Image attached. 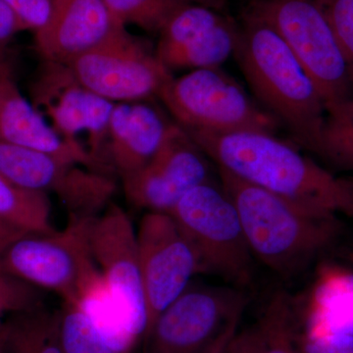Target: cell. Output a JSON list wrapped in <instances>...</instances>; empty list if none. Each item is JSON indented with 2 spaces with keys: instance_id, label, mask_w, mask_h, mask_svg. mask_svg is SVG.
Wrapping results in <instances>:
<instances>
[{
  "instance_id": "6da1fadb",
  "label": "cell",
  "mask_w": 353,
  "mask_h": 353,
  "mask_svg": "<svg viewBox=\"0 0 353 353\" xmlns=\"http://www.w3.org/2000/svg\"><path fill=\"white\" fill-rule=\"evenodd\" d=\"M185 132L220 169L245 182L303 208L353 218V178L332 173L275 134Z\"/></svg>"
},
{
  "instance_id": "7a4b0ae2",
  "label": "cell",
  "mask_w": 353,
  "mask_h": 353,
  "mask_svg": "<svg viewBox=\"0 0 353 353\" xmlns=\"http://www.w3.org/2000/svg\"><path fill=\"white\" fill-rule=\"evenodd\" d=\"M219 175L253 256L281 277L299 275L343 236L339 215L303 208L223 169Z\"/></svg>"
},
{
  "instance_id": "3957f363",
  "label": "cell",
  "mask_w": 353,
  "mask_h": 353,
  "mask_svg": "<svg viewBox=\"0 0 353 353\" xmlns=\"http://www.w3.org/2000/svg\"><path fill=\"white\" fill-rule=\"evenodd\" d=\"M234 55L261 108L287 128L297 145L317 157L326 127V103L278 32L248 14Z\"/></svg>"
},
{
  "instance_id": "277c9868",
  "label": "cell",
  "mask_w": 353,
  "mask_h": 353,
  "mask_svg": "<svg viewBox=\"0 0 353 353\" xmlns=\"http://www.w3.org/2000/svg\"><path fill=\"white\" fill-rule=\"evenodd\" d=\"M92 218L70 216L61 231L21 236L0 252L2 265L28 284L54 292L63 303H82L103 282L88 243Z\"/></svg>"
},
{
  "instance_id": "5b68a950",
  "label": "cell",
  "mask_w": 353,
  "mask_h": 353,
  "mask_svg": "<svg viewBox=\"0 0 353 353\" xmlns=\"http://www.w3.org/2000/svg\"><path fill=\"white\" fill-rule=\"evenodd\" d=\"M157 97L185 131L274 134L281 125L219 68L192 70L178 78L172 77Z\"/></svg>"
},
{
  "instance_id": "8992f818",
  "label": "cell",
  "mask_w": 353,
  "mask_h": 353,
  "mask_svg": "<svg viewBox=\"0 0 353 353\" xmlns=\"http://www.w3.org/2000/svg\"><path fill=\"white\" fill-rule=\"evenodd\" d=\"M168 214L194 246L203 273L216 274L240 289L252 283L253 255L238 211L222 187L210 181L201 183Z\"/></svg>"
},
{
  "instance_id": "52a82bcc",
  "label": "cell",
  "mask_w": 353,
  "mask_h": 353,
  "mask_svg": "<svg viewBox=\"0 0 353 353\" xmlns=\"http://www.w3.org/2000/svg\"><path fill=\"white\" fill-rule=\"evenodd\" d=\"M250 13L268 23L289 46L327 109L353 99L347 60L315 0H259Z\"/></svg>"
},
{
  "instance_id": "ba28073f",
  "label": "cell",
  "mask_w": 353,
  "mask_h": 353,
  "mask_svg": "<svg viewBox=\"0 0 353 353\" xmlns=\"http://www.w3.org/2000/svg\"><path fill=\"white\" fill-rule=\"evenodd\" d=\"M248 304L241 289L192 285L157 316L143 339L141 353H205Z\"/></svg>"
},
{
  "instance_id": "9c48e42d",
  "label": "cell",
  "mask_w": 353,
  "mask_h": 353,
  "mask_svg": "<svg viewBox=\"0 0 353 353\" xmlns=\"http://www.w3.org/2000/svg\"><path fill=\"white\" fill-rule=\"evenodd\" d=\"M66 65L81 85L113 103L158 95L173 77L150 44L121 25L99 46Z\"/></svg>"
},
{
  "instance_id": "30bf717a",
  "label": "cell",
  "mask_w": 353,
  "mask_h": 353,
  "mask_svg": "<svg viewBox=\"0 0 353 353\" xmlns=\"http://www.w3.org/2000/svg\"><path fill=\"white\" fill-rule=\"evenodd\" d=\"M32 105L60 138L112 171L108 160L109 123L116 103L77 81L66 64L43 61L32 85Z\"/></svg>"
},
{
  "instance_id": "8fae6325",
  "label": "cell",
  "mask_w": 353,
  "mask_h": 353,
  "mask_svg": "<svg viewBox=\"0 0 353 353\" xmlns=\"http://www.w3.org/2000/svg\"><path fill=\"white\" fill-rule=\"evenodd\" d=\"M88 243L95 263L125 328L139 343L148 327V312L137 229L126 211L110 204L90 219Z\"/></svg>"
},
{
  "instance_id": "7c38bea8",
  "label": "cell",
  "mask_w": 353,
  "mask_h": 353,
  "mask_svg": "<svg viewBox=\"0 0 353 353\" xmlns=\"http://www.w3.org/2000/svg\"><path fill=\"white\" fill-rule=\"evenodd\" d=\"M0 173L26 190L54 194L75 217L99 215L111 203L116 190L108 174L2 141Z\"/></svg>"
},
{
  "instance_id": "4fadbf2b",
  "label": "cell",
  "mask_w": 353,
  "mask_h": 353,
  "mask_svg": "<svg viewBox=\"0 0 353 353\" xmlns=\"http://www.w3.org/2000/svg\"><path fill=\"white\" fill-rule=\"evenodd\" d=\"M137 240L148 312L146 334L203 268L194 246L168 213L146 212L137 229Z\"/></svg>"
},
{
  "instance_id": "5bb4252c",
  "label": "cell",
  "mask_w": 353,
  "mask_h": 353,
  "mask_svg": "<svg viewBox=\"0 0 353 353\" xmlns=\"http://www.w3.org/2000/svg\"><path fill=\"white\" fill-rule=\"evenodd\" d=\"M208 158L183 128L172 124L154 157L123 176L125 196L146 212L169 213L187 192L209 181Z\"/></svg>"
},
{
  "instance_id": "9a60e30c",
  "label": "cell",
  "mask_w": 353,
  "mask_h": 353,
  "mask_svg": "<svg viewBox=\"0 0 353 353\" xmlns=\"http://www.w3.org/2000/svg\"><path fill=\"white\" fill-rule=\"evenodd\" d=\"M118 25L102 0H54L48 24L34 32V43L43 61L68 64Z\"/></svg>"
},
{
  "instance_id": "2e32d148",
  "label": "cell",
  "mask_w": 353,
  "mask_h": 353,
  "mask_svg": "<svg viewBox=\"0 0 353 353\" xmlns=\"http://www.w3.org/2000/svg\"><path fill=\"white\" fill-rule=\"evenodd\" d=\"M0 141L110 175V171L94 158L53 131L32 103L21 94L12 77L0 83Z\"/></svg>"
},
{
  "instance_id": "e0dca14e",
  "label": "cell",
  "mask_w": 353,
  "mask_h": 353,
  "mask_svg": "<svg viewBox=\"0 0 353 353\" xmlns=\"http://www.w3.org/2000/svg\"><path fill=\"white\" fill-rule=\"evenodd\" d=\"M171 125L145 102L116 103L109 123V166L121 178L143 168L161 148Z\"/></svg>"
},
{
  "instance_id": "ac0fdd59",
  "label": "cell",
  "mask_w": 353,
  "mask_h": 353,
  "mask_svg": "<svg viewBox=\"0 0 353 353\" xmlns=\"http://www.w3.org/2000/svg\"><path fill=\"white\" fill-rule=\"evenodd\" d=\"M353 334V272L334 266L321 269L308 303L305 334Z\"/></svg>"
},
{
  "instance_id": "d6986e66",
  "label": "cell",
  "mask_w": 353,
  "mask_h": 353,
  "mask_svg": "<svg viewBox=\"0 0 353 353\" xmlns=\"http://www.w3.org/2000/svg\"><path fill=\"white\" fill-rule=\"evenodd\" d=\"M58 313V334L63 353H132L106 333L80 304L63 303Z\"/></svg>"
},
{
  "instance_id": "ffe728a7",
  "label": "cell",
  "mask_w": 353,
  "mask_h": 353,
  "mask_svg": "<svg viewBox=\"0 0 353 353\" xmlns=\"http://www.w3.org/2000/svg\"><path fill=\"white\" fill-rule=\"evenodd\" d=\"M0 221L26 234H50L51 203L48 194L26 190L0 173Z\"/></svg>"
},
{
  "instance_id": "44dd1931",
  "label": "cell",
  "mask_w": 353,
  "mask_h": 353,
  "mask_svg": "<svg viewBox=\"0 0 353 353\" xmlns=\"http://www.w3.org/2000/svg\"><path fill=\"white\" fill-rule=\"evenodd\" d=\"M7 353H63L58 334V313L43 306L6 320Z\"/></svg>"
},
{
  "instance_id": "7402d4cb",
  "label": "cell",
  "mask_w": 353,
  "mask_h": 353,
  "mask_svg": "<svg viewBox=\"0 0 353 353\" xmlns=\"http://www.w3.org/2000/svg\"><path fill=\"white\" fill-rule=\"evenodd\" d=\"M223 19L216 10L208 7L197 4L181 6L159 32V41L155 50L157 57L164 65L176 53L208 34Z\"/></svg>"
},
{
  "instance_id": "603a6c76",
  "label": "cell",
  "mask_w": 353,
  "mask_h": 353,
  "mask_svg": "<svg viewBox=\"0 0 353 353\" xmlns=\"http://www.w3.org/2000/svg\"><path fill=\"white\" fill-rule=\"evenodd\" d=\"M239 30L225 19L199 41L176 53L165 62L169 71L173 69L219 68L234 54Z\"/></svg>"
},
{
  "instance_id": "cb8c5ba5",
  "label": "cell",
  "mask_w": 353,
  "mask_h": 353,
  "mask_svg": "<svg viewBox=\"0 0 353 353\" xmlns=\"http://www.w3.org/2000/svg\"><path fill=\"white\" fill-rule=\"evenodd\" d=\"M261 353H301L296 315L289 294L278 292L256 323Z\"/></svg>"
},
{
  "instance_id": "d4e9b609",
  "label": "cell",
  "mask_w": 353,
  "mask_h": 353,
  "mask_svg": "<svg viewBox=\"0 0 353 353\" xmlns=\"http://www.w3.org/2000/svg\"><path fill=\"white\" fill-rule=\"evenodd\" d=\"M318 157L353 171V99L327 109L326 127Z\"/></svg>"
},
{
  "instance_id": "484cf974",
  "label": "cell",
  "mask_w": 353,
  "mask_h": 353,
  "mask_svg": "<svg viewBox=\"0 0 353 353\" xmlns=\"http://www.w3.org/2000/svg\"><path fill=\"white\" fill-rule=\"evenodd\" d=\"M117 24L134 25L150 32H159L181 6L180 0H102Z\"/></svg>"
},
{
  "instance_id": "4316f807",
  "label": "cell",
  "mask_w": 353,
  "mask_h": 353,
  "mask_svg": "<svg viewBox=\"0 0 353 353\" xmlns=\"http://www.w3.org/2000/svg\"><path fill=\"white\" fill-rule=\"evenodd\" d=\"M41 306L43 304L38 288L12 275L0 260V324L6 315L18 314Z\"/></svg>"
},
{
  "instance_id": "83f0119b",
  "label": "cell",
  "mask_w": 353,
  "mask_h": 353,
  "mask_svg": "<svg viewBox=\"0 0 353 353\" xmlns=\"http://www.w3.org/2000/svg\"><path fill=\"white\" fill-rule=\"evenodd\" d=\"M326 16L343 57L353 87V0H315Z\"/></svg>"
},
{
  "instance_id": "f1b7e54d",
  "label": "cell",
  "mask_w": 353,
  "mask_h": 353,
  "mask_svg": "<svg viewBox=\"0 0 353 353\" xmlns=\"http://www.w3.org/2000/svg\"><path fill=\"white\" fill-rule=\"evenodd\" d=\"M24 23L28 31L39 32L48 24L54 0H4Z\"/></svg>"
},
{
  "instance_id": "f546056e",
  "label": "cell",
  "mask_w": 353,
  "mask_h": 353,
  "mask_svg": "<svg viewBox=\"0 0 353 353\" xmlns=\"http://www.w3.org/2000/svg\"><path fill=\"white\" fill-rule=\"evenodd\" d=\"M301 353H353V334L329 333L299 336Z\"/></svg>"
},
{
  "instance_id": "4dcf8cb0",
  "label": "cell",
  "mask_w": 353,
  "mask_h": 353,
  "mask_svg": "<svg viewBox=\"0 0 353 353\" xmlns=\"http://www.w3.org/2000/svg\"><path fill=\"white\" fill-rule=\"evenodd\" d=\"M28 31L24 23L4 0H0V50H3L16 34Z\"/></svg>"
},
{
  "instance_id": "1f68e13d",
  "label": "cell",
  "mask_w": 353,
  "mask_h": 353,
  "mask_svg": "<svg viewBox=\"0 0 353 353\" xmlns=\"http://www.w3.org/2000/svg\"><path fill=\"white\" fill-rule=\"evenodd\" d=\"M227 353H261V341L256 324L245 331L236 332L230 341Z\"/></svg>"
},
{
  "instance_id": "d6a6232c",
  "label": "cell",
  "mask_w": 353,
  "mask_h": 353,
  "mask_svg": "<svg viewBox=\"0 0 353 353\" xmlns=\"http://www.w3.org/2000/svg\"><path fill=\"white\" fill-rule=\"evenodd\" d=\"M25 234H28L16 229V228L9 226V225L0 221V252L4 250L9 243L17 240L21 236H25Z\"/></svg>"
},
{
  "instance_id": "836d02e7",
  "label": "cell",
  "mask_w": 353,
  "mask_h": 353,
  "mask_svg": "<svg viewBox=\"0 0 353 353\" xmlns=\"http://www.w3.org/2000/svg\"><path fill=\"white\" fill-rule=\"evenodd\" d=\"M239 324H240V323H236L233 326L230 327V328L220 336L219 340L216 341L214 345L209 348L205 353H227L230 341L233 339L234 334L238 332Z\"/></svg>"
},
{
  "instance_id": "e575fe53",
  "label": "cell",
  "mask_w": 353,
  "mask_h": 353,
  "mask_svg": "<svg viewBox=\"0 0 353 353\" xmlns=\"http://www.w3.org/2000/svg\"><path fill=\"white\" fill-rule=\"evenodd\" d=\"M180 1L185 4H197V6H205L213 9V10H217L224 6L226 0H180Z\"/></svg>"
},
{
  "instance_id": "d590c367",
  "label": "cell",
  "mask_w": 353,
  "mask_h": 353,
  "mask_svg": "<svg viewBox=\"0 0 353 353\" xmlns=\"http://www.w3.org/2000/svg\"><path fill=\"white\" fill-rule=\"evenodd\" d=\"M0 353H7L6 321H4L0 324Z\"/></svg>"
},
{
  "instance_id": "8d00e7d4",
  "label": "cell",
  "mask_w": 353,
  "mask_h": 353,
  "mask_svg": "<svg viewBox=\"0 0 353 353\" xmlns=\"http://www.w3.org/2000/svg\"><path fill=\"white\" fill-rule=\"evenodd\" d=\"M2 51L3 50H0V83L12 77L10 74V70H9L8 66H7L6 61L3 60V57H2Z\"/></svg>"
},
{
  "instance_id": "74e56055",
  "label": "cell",
  "mask_w": 353,
  "mask_h": 353,
  "mask_svg": "<svg viewBox=\"0 0 353 353\" xmlns=\"http://www.w3.org/2000/svg\"><path fill=\"white\" fill-rule=\"evenodd\" d=\"M348 261H350V263H352L353 265V260H348Z\"/></svg>"
}]
</instances>
